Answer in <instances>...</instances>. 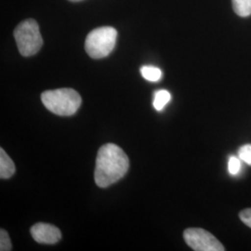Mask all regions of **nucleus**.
Instances as JSON below:
<instances>
[{"label": "nucleus", "instance_id": "f257e3e1", "mask_svg": "<svg viewBox=\"0 0 251 251\" xmlns=\"http://www.w3.org/2000/svg\"><path fill=\"white\" fill-rule=\"evenodd\" d=\"M129 169L126 152L115 144L102 145L98 151L94 179L100 188H106L122 179Z\"/></svg>", "mask_w": 251, "mask_h": 251}, {"label": "nucleus", "instance_id": "f03ea898", "mask_svg": "<svg viewBox=\"0 0 251 251\" xmlns=\"http://www.w3.org/2000/svg\"><path fill=\"white\" fill-rule=\"evenodd\" d=\"M41 100L49 111L63 117L75 115L82 102L78 92L73 89L47 90L41 94Z\"/></svg>", "mask_w": 251, "mask_h": 251}, {"label": "nucleus", "instance_id": "7ed1b4c3", "mask_svg": "<svg viewBox=\"0 0 251 251\" xmlns=\"http://www.w3.org/2000/svg\"><path fill=\"white\" fill-rule=\"evenodd\" d=\"M117 30L102 26L92 30L85 41V50L93 59H102L111 53L117 43Z\"/></svg>", "mask_w": 251, "mask_h": 251}, {"label": "nucleus", "instance_id": "20e7f679", "mask_svg": "<svg viewBox=\"0 0 251 251\" xmlns=\"http://www.w3.org/2000/svg\"><path fill=\"white\" fill-rule=\"evenodd\" d=\"M14 37L20 53L25 57L37 53L43 45L38 24L33 19L22 22L14 30Z\"/></svg>", "mask_w": 251, "mask_h": 251}, {"label": "nucleus", "instance_id": "39448f33", "mask_svg": "<svg viewBox=\"0 0 251 251\" xmlns=\"http://www.w3.org/2000/svg\"><path fill=\"white\" fill-rule=\"evenodd\" d=\"M183 238L189 247L196 251H224L225 247L213 234L201 228H189Z\"/></svg>", "mask_w": 251, "mask_h": 251}, {"label": "nucleus", "instance_id": "423d86ee", "mask_svg": "<svg viewBox=\"0 0 251 251\" xmlns=\"http://www.w3.org/2000/svg\"><path fill=\"white\" fill-rule=\"evenodd\" d=\"M31 234L36 242L47 245L56 244L62 238V233L59 228L43 223L33 225L31 228Z\"/></svg>", "mask_w": 251, "mask_h": 251}, {"label": "nucleus", "instance_id": "0eeeda50", "mask_svg": "<svg viewBox=\"0 0 251 251\" xmlns=\"http://www.w3.org/2000/svg\"><path fill=\"white\" fill-rule=\"evenodd\" d=\"M15 173V165L11 158L4 151L3 148H0V178L9 179Z\"/></svg>", "mask_w": 251, "mask_h": 251}, {"label": "nucleus", "instance_id": "6e6552de", "mask_svg": "<svg viewBox=\"0 0 251 251\" xmlns=\"http://www.w3.org/2000/svg\"><path fill=\"white\" fill-rule=\"evenodd\" d=\"M171 93L166 90H156L153 94L152 106L156 111H162L171 101Z\"/></svg>", "mask_w": 251, "mask_h": 251}, {"label": "nucleus", "instance_id": "1a4fd4ad", "mask_svg": "<svg viewBox=\"0 0 251 251\" xmlns=\"http://www.w3.org/2000/svg\"><path fill=\"white\" fill-rule=\"evenodd\" d=\"M141 74L144 79L150 82H157L162 78V71L155 66L144 65L141 68Z\"/></svg>", "mask_w": 251, "mask_h": 251}, {"label": "nucleus", "instance_id": "9d476101", "mask_svg": "<svg viewBox=\"0 0 251 251\" xmlns=\"http://www.w3.org/2000/svg\"><path fill=\"white\" fill-rule=\"evenodd\" d=\"M234 12L240 17L251 15V0H232Z\"/></svg>", "mask_w": 251, "mask_h": 251}, {"label": "nucleus", "instance_id": "9b49d317", "mask_svg": "<svg viewBox=\"0 0 251 251\" xmlns=\"http://www.w3.org/2000/svg\"><path fill=\"white\" fill-rule=\"evenodd\" d=\"M228 171L231 175H237L241 171V159L236 156H231L228 161Z\"/></svg>", "mask_w": 251, "mask_h": 251}, {"label": "nucleus", "instance_id": "f8f14e48", "mask_svg": "<svg viewBox=\"0 0 251 251\" xmlns=\"http://www.w3.org/2000/svg\"><path fill=\"white\" fill-rule=\"evenodd\" d=\"M12 250V246L10 242L9 234L6 230H0V251H10Z\"/></svg>", "mask_w": 251, "mask_h": 251}, {"label": "nucleus", "instance_id": "ddd939ff", "mask_svg": "<svg viewBox=\"0 0 251 251\" xmlns=\"http://www.w3.org/2000/svg\"><path fill=\"white\" fill-rule=\"evenodd\" d=\"M238 157L246 164L251 166V144H245L238 151Z\"/></svg>", "mask_w": 251, "mask_h": 251}, {"label": "nucleus", "instance_id": "4468645a", "mask_svg": "<svg viewBox=\"0 0 251 251\" xmlns=\"http://www.w3.org/2000/svg\"><path fill=\"white\" fill-rule=\"evenodd\" d=\"M239 218L247 226L251 228V208H246L239 213Z\"/></svg>", "mask_w": 251, "mask_h": 251}, {"label": "nucleus", "instance_id": "2eb2a0df", "mask_svg": "<svg viewBox=\"0 0 251 251\" xmlns=\"http://www.w3.org/2000/svg\"><path fill=\"white\" fill-rule=\"evenodd\" d=\"M69 1H72V2H78V1H82V0H69Z\"/></svg>", "mask_w": 251, "mask_h": 251}]
</instances>
